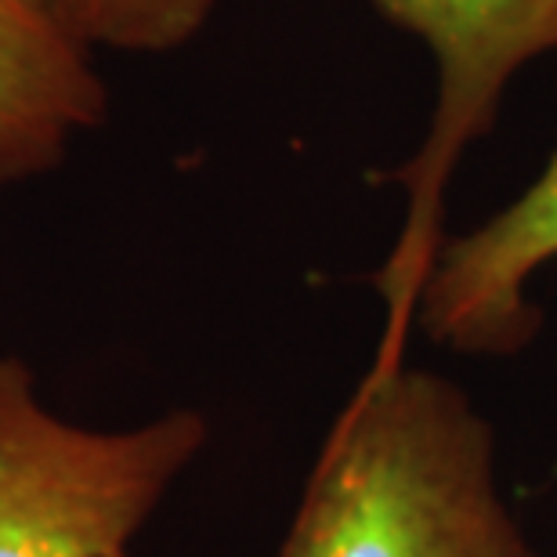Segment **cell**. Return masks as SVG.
<instances>
[{
	"mask_svg": "<svg viewBox=\"0 0 557 557\" xmlns=\"http://www.w3.org/2000/svg\"><path fill=\"white\" fill-rule=\"evenodd\" d=\"M203 442L185 409L135 431L73 428L26 366L0 359V557H124Z\"/></svg>",
	"mask_w": 557,
	"mask_h": 557,
	"instance_id": "cell-2",
	"label": "cell"
},
{
	"mask_svg": "<svg viewBox=\"0 0 557 557\" xmlns=\"http://www.w3.org/2000/svg\"><path fill=\"white\" fill-rule=\"evenodd\" d=\"M557 261V152L515 203L442 243L417 300L431 341L460 355H515L536 337L529 286Z\"/></svg>",
	"mask_w": 557,
	"mask_h": 557,
	"instance_id": "cell-4",
	"label": "cell"
},
{
	"mask_svg": "<svg viewBox=\"0 0 557 557\" xmlns=\"http://www.w3.org/2000/svg\"><path fill=\"white\" fill-rule=\"evenodd\" d=\"M278 557H536L493 428L445 376L381 348L322 442Z\"/></svg>",
	"mask_w": 557,
	"mask_h": 557,
	"instance_id": "cell-1",
	"label": "cell"
},
{
	"mask_svg": "<svg viewBox=\"0 0 557 557\" xmlns=\"http://www.w3.org/2000/svg\"><path fill=\"white\" fill-rule=\"evenodd\" d=\"M413 33L434 62V109L420 152L395 177L406 185V225L381 272L387 333L406 341L417 300L445 243V193L460 156L496 124L507 87L557 51V0H370Z\"/></svg>",
	"mask_w": 557,
	"mask_h": 557,
	"instance_id": "cell-3",
	"label": "cell"
},
{
	"mask_svg": "<svg viewBox=\"0 0 557 557\" xmlns=\"http://www.w3.org/2000/svg\"><path fill=\"white\" fill-rule=\"evenodd\" d=\"M81 51L166 54L207 29L221 0H22Z\"/></svg>",
	"mask_w": 557,
	"mask_h": 557,
	"instance_id": "cell-6",
	"label": "cell"
},
{
	"mask_svg": "<svg viewBox=\"0 0 557 557\" xmlns=\"http://www.w3.org/2000/svg\"><path fill=\"white\" fill-rule=\"evenodd\" d=\"M106 113L95 54L22 0H0V185L48 171Z\"/></svg>",
	"mask_w": 557,
	"mask_h": 557,
	"instance_id": "cell-5",
	"label": "cell"
}]
</instances>
